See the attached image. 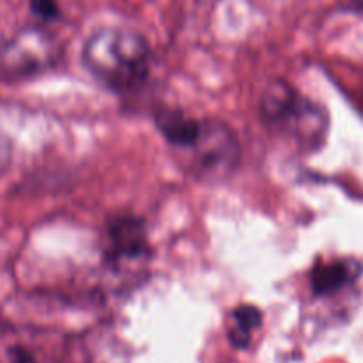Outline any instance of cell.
Wrapping results in <instances>:
<instances>
[{"label":"cell","instance_id":"6da1fadb","mask_svg":"<svg viewBox=\"0 0 363 363\" xmlns=\"http://www.w3.org/2000/svg\"><path fill=\"white\" fill-rule=\"evenodd\" d=\"M151 57V46L144 35L124 27L98 28L82 50L89 73L113 91H130L145 82Z\"/></svg>","mask_w":363,"mask_h":363},{"label":"cell","instance_id":"7a4b0ae2","mask_svg":"<svg viewBox=\"0 0 363 363\" xmlns=\"http://www.w3.org/2000/svg\"><path fill=\"white\" fill-rule=\"evenodd\" d=\"M261 113L272 130L303 149H318L326 137L325 110L286 80H273L261 96Z\"/></svg>","mask_w":363,"mask_h":363},{"label":"cell","instance_id":"3957f363","mask_svg":"<svg viewBox=\"0 0 363 363\" xmlns=\"http://www.w3.org/2000/svg\"><path fill=\"white\" fill-rule=\"evenodd\" d=\"M181 163L197 179L222 181L236 170L241 158V147L234 131L227 123L202 119L201 130L190 147L183 149Z\"/></svg>","mask_w":363,"mask_h":363},{"label":"cell","instance_id":"277c9868","mask_svg":"<svg viewBox=\"0 0 363 363\" xmlns=\"http://www.w3.org/2000/svg\"><path fill=\"white\" fill-rule=\"evenodd\" d=\"M106 259L113 268H138L151 255L144 222L131 215L113 218L106 229Z\"/></svg>","mask_w":363,"mask_h":363},{"label":"cell","instance_id":"5b68a950","mask_svg":"<svg viewBox=\"0 0 363 363\" xmlns=\"http://www.w3.org/2000/svg\"><path fill=\"white\" fill-rule=\"evenodd\" d=\"M360 272V266L350 259L323 262L311 272V289L315 296H333L353 286Z\"/></svg>","mask_w":363,"mask_h":363},{"label":"cell","instance_id":"8992f818","mask_svg":"<svg viewBox=\"0 0 363 363\" xmlns=\"http://www.w3.org/2000/svg\"><path fill=\"white\" fill-rule=\"evenodd\" d=\"M155 124L160 135L176 152L190 147L201 130L202 119H194L183 110H158Z\"/></svg>","mask_w":363,"mask_h":363},{"label":"cell","instance_id":"52a82bcc","mask_svg":"<svg viewBox=\"0 0 363 363\" xmlns=\"http://www.w3.org/2000/svg\"><path fill=\"white\" fill-rule=\"evenodd\" d=\"M262 326V312L254 305H240L229 314L227 337L240 350L250 346L252 335Z\"/></svg>","mask_w":363,"mask_h":363},{"label":"cell","instance_id":"ba28073f","mask_svg":"<svg viewBox=\"0 0 363 363\" xmlns=\"http://www.w3.org/2000/svg\"><path fill=\"white\" fill-rule=\"evenodd\" d=\"M28 7L30 13L41 21H53L60 14L55 0H28Z\"/></svg>","mask_w":363,"mask_h":363},{"label":"cell","instance_id":"9c48e42d","mask_svg":"<svg viewBox=\"0 0 363 363\" xmlns=\"http://www.w3.org/2000/svg\"><path fill=\"white\" fill-rule=\"evenodd\" d=\"M357 2H358V4H360V6H363V0H357Z\"/></svg>","mask_w":363,"mask_h":363}]
</instances>
